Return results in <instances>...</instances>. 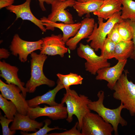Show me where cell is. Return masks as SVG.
Masks as SVG:
<instances>
[{
  "label": "cell",
  "mask_w": 135,
  "mask_h": 135,
  "mask_svg": "<svg viewBox=\"0 0 135 135\" xmlns=\"http://www.w3.org/2000/svg\"><path fill=\"white\" fill-rule=\"evenodd\" d=\"M66 90L61 103H65L66 105L68 112L66 120L68 122H72L73 116L75 115L78 122L77 128L81 130L84 117L88 113L91 112L88 106L90 100L86 96L78 95L74 90L70 88Z\"/></svg>",
  "instance_id": "6da1fadb"
},
{
  "label": "cell",
  "mask_w": 135,
  "mask_h": 135,
  "mask_svg": "<svg viewBox=\"0 0 135 135\" xmlns=\"http://www.w3.org/2000/svg\"><path fill=\"white\" fill-rule=\"evenodd\" d=\"M98 100L92 101L90 100L88 106L90 110L96 112L106 122L112 126L115 135H118V126L120 124L122 126H126V121L121 116V113L124 106L122 103L117 108L110 109L105 107L103 104L104 98V92L100 90L97 94Z\"/></svg>",
  "instance_id": "7a4b0ae2"
},
{
  "label": "cell",
  "mask_w": 135,
  "mask_h": 135,
  "mask_svg": "<svg viewBox=\"0 0 135 135\" xmlns=\"http://www.w3.org/2000/svg\"><path fill=\"white\" fill-rule=\"evenodd\" d=\"M30 77L26 84L27 92H34L36 88L42 85H46L50 87L54 86L55 82L48 78L43 71L44 62L47 58V55L34 52L30 54Z\"/></svg>",
  "instance_id": "3957f363"
},
{
  "label": "cell",
  "mask_w": 135,
  "mask_h": 135,
  "mask_svg": "<svg viewBox=\"0 0 135 135\" xmlns=\"http://www.w3.org/2000/svg\"><path fill=\"white\" fill-rule=\"evenodd\" d=\"M128 73L125 70L116 82L113 89V97L120 101L131 116H135V84L128 80Z\"/></svg>",
  "instance_id": "277c9868"
},
{
  "label": "cell",
  "mask_w": 135,
  "mask_h": 135,
  "mask_svg": "<svg viewBox=\"0 0 135 135\" xmlns=\"http://www.w3.org/2000/svg\"><path fill=\"white\" fill-rule=\"evenodd\" d=\"M121 13L120 11L116 13L106 22H103V19L98 17V26L95 23L92 34L86 40L87 42H90V46L95 51L101 50L106 36L114 24L123 20L121 17Z\"/></svg>",
  "instance_id": "5b68a950"
},
{
  "label": "cell",
  "mask_w": 135,
  "mask_h": 135,
  "mask_svg": "<svg viewBox=\"0 0 135 135\" xmlns=\"http://www.w3.org/2000/svg\"><path fill=\"white\" fill-rule=\"evenodd\" d=\"M81 131L82 135H112L114 129L98 114L90 112L83 118Z\"/></svg>",
  "instance_id": "8992f818"
},
{
  "label": "cell",
  "mask_w": 135,
  "mask_h": 135,
  "mask_svg": "<svg viewBox=\"0 0 135 135\" xmlns=\"http://www.w3.org/2000/svg\"><path fill=\"white\" fill-rule=\"evenodd\" d=\"M94 50L90 46L80 43L77 48V53L79 56L86 60V70L92 74L95 75L99 70L110 67V64L108 60L104 59L100 56L97 55Z\"/></svg>",
  "instance_id": "52a82bcc"
},
{
  "label": "cell",
  "mask_w": 135,
  "mask_h": 135,
  "mask_svg": "<svg viewBox=\"0 0 135 135\" xmlns=\"http://www.w3.org/2000/svg\"><path fill=\"white\" fill-rule=\"evenodd\" d=\"M42 43V39L34 42L24 40L16 34L13 37L9 48L12 55L18 56L20 61L24 62L27 61L29 54L36 50H40Z\"/></svg>",
  "instance_id": "ba28073f"
},
{
  "label": "cell",
  "mask_w": 135,
  "mask_h": 135,
  "mask_svg": "<svg viewBox=\"0 0 135 135\" xmlns=\"http://www.w3.org/2000/svg\"><path fill=\"white\" fill-rule=\"evenodd\" d=\"M0 91L3 97L10 100L15 104L18 112L27 115L29 107L25 97L20 93L21 90L18 86L13 84H6L0 79Z\"/></svg>",
  "instance_id": "9c48e42d"
},
{
  "label": "cell",
  "mask_w": 135,
  "mask_h": 135,
  "mask_svg": "<svg viewBox=\"0 0 135 135\" xmlns=\"http://www.w3.org/2000/svg\"><path fill=\"white\" fill-rule=\"evenodd\" d=\"M27 115L31 119L35 120L42 116H47L53 120L66 119L68 112L64 104L61 103L56 106H50L44 105V107L38 106L34 108L29 107Z\"/></svg>",
  "instance_id": "30bf717a"
},
{
  "label": "cell",
  "mask_w": 135,
  "mask_h": 135,
  "mask_svg": "<svg viewBox=\"0 0 135 135\" xmlns=\"http://www.w3.org/2000/svg\"><path fill=\"white\" fill-rule=\"evenodd\" d=\"M75 1L74 0L63 1L54 0L51 4V12L46 17L47 19L54 22H62L68 24L74 23L72 14L66 9L68 7H73Z\"/></svg>",
  "instance_id": "8fae6325"
},
{
  "label": "cell",
  "mask_w": 135,
  "mask_h": 135,
  "mask_svg": "<svg viewBox=\"0 0 135 135\" xmlns=\"http://www.w3.org/2000/svg\"><path fill=\"white\" fill-rule=\"evenodd\" d=\"M42 43L40 53L49 56L59 55L62 58L68 51L62 35L52 34L42 38Z\"/></svg>",
  "instance_id": "7c38bea8"
},
{
  "label": "cell",
  "mask_w": 135,
  "mask_h": 135,
  "mask_svg": "<svg viewBox=\"0 0 135 135\" xmlns=\"http://www.w3.org/2000/svg\"><path fill=\"white\" fill-rule=\"evenodd\" d=\"M127 60H126L118 61L117 64L113 66L105 67L99 70L97 72V74L96 79L106 81L107 86L112 90L116 83L122 74Z\"/></svg>",
  "instance_id": "4fadbf2b"
},
{
  "label": "cell",
  "mask_w": 135,
  "mask_h": 135,
  "mask_svg": "<svg viewBox=\"0 0 135 135\" xmlns=\"http://www.w3.org/2000/svg\"><path fill=\"white\" fill-rule=\"evenodd\" d=\"M31 2V0H26L22 4L12 5L6 7V8L16 15V20L20 18L23 20L30 21L38 26L42 32H46V30L41 20L37 18L32 12L30 7Z\"/></svg>",
  "instance_id": "5bb4252c"
},
{
  "label": "cell",
  "mask_w": 135,
  "mask_h": 135,
  "mask_svg": "<svg viewBox=\"0 0 135 135\" xmlns=\"http://www.w3.org/2000/svg\"><path fill=\"white\" fill-rule=\"evenodd\" d=\"M0 76L6 80V83L8 84H14L18 86L20 89L24 96L26 97L27 91L24 87V83L22 82L18 77V68L3 60L0 62Z\"/></svg>",
  "instance_id": "9a60e30c"
},
{
  "label": "cell",
  "mask_w": 135,
  "mask_h": 135,
  "mask_svg": "<svg viewBox=\"0 0 135 135\" xmlns=\"http://www.w3.org/2000/svg\"><path fill=\"white\" fill-rule=\"evenodd\" d=\"M81 26L76 35L70 38L66 43L71 50L76 48L78 44L82 39L87 38L92 34L94 26V19L86 17L81 22Z\"/></svg>",
  "instance_id": "2e32d148"
},
{
  "label": "cell",
  "mask_w": 135,
  "mask_h": 135,
  "mask_svg": "<svg viewBox=\"0 0 135 135\" xmlns=\"http://www.w3.org/2000/svg\"><path fill=\"white\" fill-rule=\"evenodd\" d=\"M40 19L43 25L45 26L46 30L54 31L55 28L61 30L63 33V40L66 43L70 38L76 35L81 26V22L71 24L58 23L50 21L46 17L44 16Z\"/></svg>",
  "instance_id": "e0dca14e"
},
{
  "label": "cell",
  "mask_w": 135,
  "mask_h": 135,
  "mask_svg": "<svg viewBox=\"0 0 135 135\" xmlns=\"http://www.w3.org/2000/svg\"><path fill=\"white\" fill-rule=\"evenodd\" d=\"M10 129L12 130H20L23 132H35L37 129L40 128L43 125L42 122H39L31 119L28 115L20 114L18 112L15 116Z\"/></svg>",
  "instance_id": "ac0fdd59"
},
{
  "label": "cell",
  "mask_w": 135,
  "mask_h": 135,
  "mask_svg": "<svg viewBox=\"0 0 135 135\" xmlns=\"http://www.w3.org/2000/svg\"><path fill=\"white\" fill-rule=\"evenodd\" d=\"M57 84L56 86L53 89L49 90L43 95L37 96L30 100H26L29 107L34 108L43 104H47L51 106L58 105L59 104L55 101L56 95L59 91L64 88L58 79L57 80Z\"/></svg>",
  "instance_id": "d6986e66"
},
{
  "label": "cell",
  "mask_w": 135,
  "mask_h": 135,
  "mask_svg": "<svg viewBox=\"0 0 135 135\" xmlns=\"http://www.w3.org/2000/svg\"><path fill=\"white\" fill-rule=\"evenodd\" d=\"M121 5L119 0H105L99 9L93 14L98 18L108 20L116 13L120 11Z\"/></svg>",
  "instance_id": "ffe728a7"
},
{
  "label": "cell",
  "mask_w": 135,
  "mask_h": 135,
  "mask_svg": "<svg viewBox=\"0 0 135 135\" xmlns=\"http://www.w3.org/2000/svg\"><path fill=\"white\" fill-rule=\"evenodd\" d=\"M102 0H86L83 2L75 1L73 7L77 12L78 16L81 17L85 14L97 11L103 3Z\"/></svg>",
  "instance_id": "44dd1931"
},
{
  "label": "cell",
  "mask_w": 135,
  "mask_h": 135,
  "mask_svg": "<svg viewBox=\"0 0 135 135\" xmlns=\"http://www.w3.org/2000/svg\"><path fill=\"white\" fill-rule=\"evenodd\" d=\"M134 49V45L132 40L121 41L116 44L114 58L118 61L127 60L130 57Z\"/></svg>",
  "instance_id": "7402d4cb"
},
{
  "label": "cell",
  "mask_w": 135,
  "mask_h": 135,
  "mask_svg": "<svg viewBox=\"0 0 135 135\" xmlns=\"http://www.w3.org/2000/svg\"><path fill=\"white\" fill-rule=\"evenodd\" d=\"M122 5L121 18L123 20H135V1L133 0H119Z\"/></svg>",
  "instance_id": "603a6c76"
},
{
  "label": "cell",
  "mask_w": 135,
  "mask_h": 135,
  "mask_svg": "<svg viewBox=\"0 0 135 135\" xmlns=\"http://www.w3.org/2000/svg\"><path fill=\"white\" fill-rule=\"evenodd\" d=\"M0 108L8 119L13 120L15 116L18 112L17 108L15 104L11 101L7 99L0 94Z\"/></svg>",
  "instance_id": "cb8c5ba5"
},
{
  "label": "cell",
  "mask_w": 135,
  "mask_h": 135,
  "mask_svg": "<svg viewBox=\"0 0 135 135\" xmlns=\"http://www.w3.org/2000/svg\"><path fill=\"white\" fill-rule=\"evenodd\" d=\"M119 32L123 40L130 41L132 39V30L128 20H123L118 23Z\"/></svg>",
  "instance_id": "d4e9b609"
},
{
  "label": "cell",
  "mask_w": 135,
  "mask_h": 135,
  "mask_svg": "<svg viewBox=\"0 0 135 135\" xmlns=\"http://www.w3.org/2000/svg\"><path fill=\"white\" fill-rule=\"evenodd\" d=\"M116 44L110 39L106 38L101 50L100 56L107 60L114 58Z\"/></svg>",
  "instance_id": "484cf974"
},
{
  "label": "cell",
  "mask_w": 135,
  "mask_h": 135,
  "mask_svg": "<svg viewBox=\"0 0 135 135\" xmlns=\"http://www.w3.org/2000/svg\"><path fill=\"white\" fill-rule=\"evenodd\" d=\"M45 125L42 128L39 129V130L34 132L29 133L26 132L21 131L20 134L23 135H48L47 133L49 132L56 130H66L59 128L58 126L55 127L54 128H50L48 126L50 125L51 121L50 120L46 119L44 120Z\"/></svg>",
  "instance_id": "4316f807"
},
{
  "label": "cell",
  "mask_w": 135,
  "mask_h": 135,
  "mask_svg": "<svg viewBox=\"0 0 135 135\" xmlns=\"http://www.w3.org/2000/svg\"><path fill=\"white\" fill-rule=\"evenodd\" d=\"M0 114V123L2 126L3 135H13L15 134L16 130H11L8 127L9 124L12 122L14 120H10L6 118Z\"/></svg>",
  "instance_id": "83f0119b"
},
{
  "label": "cell",
  "mask_w": 135,
  "mask_h": 135,
  "mask_svg": "<svg viewBox=\"0 0 135 135\" xmlns=\"http://www.w3.org/2000/svg\"><path fill=\"white\" fill-rule=\"evenodd\" d=\"M119 23L115 24L107 36V38L116 44L124 40L120 35L118 29Z\"/></svg>",
  "instance_id": "f1b7e54d"
},
{
  "label": "cell",
  "mask_w": 135,
  "mask_h": 135,
  "mask_svg": "<svg viewBox=\"0 0 135 135\" xmlns=\"http://www.w3.org/2000/svg\"><path fill=\"white\" fill-rule=\"evenodd\" d=\"M68 80L70 86L82 84L83 78L80 75L72 72L68 74Z\"/></svg>",
  "instance_id": "f546056e"
},
{
  "label": "cell",
  "mask_w": 135,
  "mask_h": 135,
  "mask_svg": "<svg viewBox=\"0 0 135 135\" xmlns=\"http://www.w3.org/2000/svg\"><path fill=\"white\" fill-rule=\"evenodd\" d=\"M78 122H76L74 126L70 129L61 133H54L48 135H82L80 130L77 128Z\"/></svg>",
  "instance_id": "4dcf8cb0"
},
{
  "label": "cell",
  "mask_w": 135,
  "mask_h": 135,
  "mask_svg": "<svg viewBox=\"0 0 135 135\" xmlns=\"http://www.w3.org/2000/svg\"><path fill=\"white\" fill-rule=\"evenodd\" d=\"M56 76L66 90L70 88L68 80V74L64 75L58 73Z\"/></svg>",
  "instance_id": "1f68e13d"
},
{
  "label": "cell",
  "mask_w": 135,
  "mask_h": 135,
  "mask_svg": "<svg viewBox=\"0 0 135 135\" xmlns=\"http://www.w3.org/2000/svg\"><path fill=\"white\" fill-rule=\"evenodd\" d=\"M131 26L132 30V41L134 45V52L130 58V59L135 61V20H128Z\"/></svg>",
  "instance_id": "d6a6232c"
},
{
  "label": "cell",
  "mask_w": 135,
  "mask_h": 135,
  "mask_svg": "<svg viewBox=\"0 0 135 135\" xmlns=\"http://www.w3.org/2000/svg\"><path fill=\"white\" fill-rule=\"evenodd\" d=\"M14 0H0V9L9 6L14 3Z\"/></svg>",
  "instance_id": "836d02e7"
},
{
  "label": "cell",
  "mask_w": 135,
  "mask_h": 135,
  "mask_svg": "<svg viewBox=\"0 0 135 135\" xmlns=\"http://www.w3.org/2000/svg\"><path fill=\"white\" fill-rule=\"evenodd\" d=\"M10 53L8 50L2 48L0 49V58H7L10 55Z\"/></svg>",
  "instance_id": "e575fe53"
},
{
  "label": "cell",
  "mask_w": 135,
  "mask_h": 135,
  "mask_svg": "<svg viewBox=\"0 0 135 135\" xmlns=\"http://www.w3.org/2000/svg\"><path fill=\"white\" fill-rule=\"evenodd\" d=\"M54 0H38L39 2L40 7L42 11H45L46 9L44 5V3L46 2L48 4H51Z\"/></svg>",
  "instance_id": "d590c367"
},
{
  "label": "cell",
  "mask_w": 135,
  "mask_h": 135,
  "mask_svg": "<svg viewBox=\"0 0 135 135\" xmlns=\"http://www.w3.org/2000/svg\"><path fill=\"white\" fill-rule=\"evenodd\" d=\"M86 0H78L77 1L80 2H85Z\"/></svg>",
  "instance_id": "8d00e7d4"
},
{
  "label": "cell",
  "mask_w": 135,
  "mask_h": 135,
  "mask_svg": "<svg viewBox=\"0 0 135 135\" xmlns=\"http://www.w3.org/2000/svg\"><path fill=\"white\" fill-rule=\"evenodd\" d=\"M60 0V1H66L68 0ZM75 0V1H77L78 0Z\"/></svg>",
  "instance_id": "74e56055"
},
{
  "label": "cell",
  "mask_w": 135,
  "mask_h": 135,
  "mask_svg": "<svg viewBox=\"0 0 135 135\" xmlns=\"http://www.w3.org/2000/svg\"><path fill=\"white\" fill-rule=\"evenodd\" d=\"M103 0V1H104V0Z\"/></svg>",
  "instance_id": "f35d334b"
}]
</instances>
